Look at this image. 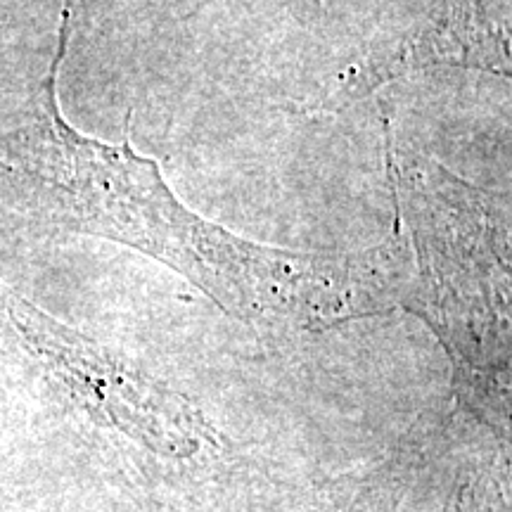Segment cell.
<instances>
[{"mask_svg":"<svg viewBox=\"0 0 512 512\" xmlns=\"http://www.w3.org/2000/svg\"><path fill=\"white\" fill-rule=\"evenodd\" d=\"M72 36V0L36 91L0 136V174L15 202L64 230L119 242L181 273L242 320L330 318L354 294L351 259L292 252L230 233L178 200L155 159L83 136L64 119L57 76Z\"/></svg>","mask_w":512,"mask_h":512,"instance_id":"6da1fadb","label":"cell"},{"mask_svg":"<svg viewBox=\"0 0 512 512\" xmlns=\"http://www.w3.org/2000/svg\"><path fill=\"white\" fill-rule=\"evenodd\" d=\"M10 323L76 406L166 456L202 451L211 427L183 396L138 373L91 337L41 311L12 290H0Z\"/></svg>","mask_w":512,"mask_h":512,"instance_id":"7a4b0ae2","label":"cell"},{"mask_svg":"<svg viewBox=\"0 0 512 512\" xmlns=\"http://www.w3.org/2000/svg\"><path fill=\"white\" fill-rule=\"evenodd\" d=\"M475 67L489 72L508 69V41L498 27L486 24L479 12L458 8L434 22L427 31H420L396 46L387 57L358 64L354 72L337 86V91L323 100L320 110H332V105H347L368 95L382 83L401 76L422 72L427 67Z\"/></svg>","mask_w":512,"mask_h":512,"instance_id":"3957f363","label":"cell"}]
</instances>
